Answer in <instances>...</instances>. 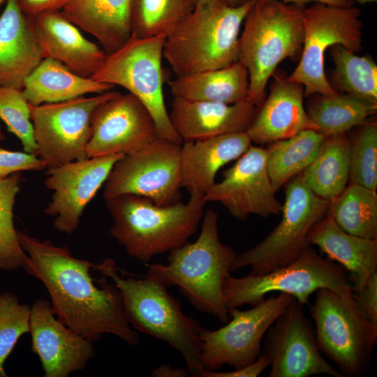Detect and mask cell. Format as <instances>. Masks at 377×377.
Here are the masks:
<instances>
[{
    "label": "cell",
    "instance_id": "47",
    "mask_svg": "<svg viewBox=\"0 0 377 377\" xmlns=\"http://www.w3.org/2000/svg\"><path fill=\"white\" fill-rule=\"evenodd\" d=\"M4 139H5V135L3 133V131L1 130V126H0V141L3 140Z\"/></svg>",
    "mask_w": 377,
    "mask_h": 377
},
{
    "label": "cell",
    "instance_id": "43",
    "mask_svg": "<svg viewBox=\"0 0 377 377\" xmlns=\"http://www.w3.org/2000/svg\"><path fill=\"white\" fill-rule=\"evenodd\" d=\"M151 375L153 377H188L191 374L187 369L175 368L168 364H163L154 369Z\"/></svg>",
    "mask_w": 377,
    "mask_h": 377
},
{
    "label": "cell",
    "instance_id": "32",
    "mask_svg": "<svg viewBox=\"0 0 377 377\" xmlns=\"http://www.w3.org/2000/svg\"><path fill=\"white\" fill-rule=\"evenodd\" d=\"M307 114L319 132L328 136L344 133L363 124L377 112L374 104L344 93L319 95L311 102Z\"/></svg>",
    "mask_w": 377,
    "mask_h": 377
},
{
    "label": "cell",
    "instance_id": "20",
    "mask_svg": "<svg viewBox=\"0 0 377 377\" xmlns=\"http://www.w3.org/2000/svg\"><path fill=\"white\" fill-rule=\"evenodd\" d=\"M31 20L43 59H53L87 77H91L105 61L104 50L84 37L61 10L45 12Z\"/></svg>",
    "mask_w": 377,
    "mask_h": 377
},
{
    "label": "cell",
    "instance_id": "21",
    "mask_svg": "<svg viewBox=\"0 0 377 377\" xmlns=\"http://www.w3.org/2000/svg\"><path fill=\"white\" fill-rule=\"evenodd\" d=\"M274 75L269 96L246 131L251 142L270 144L304 130L318 131L304 107L303 86L284 74Z\"/></svg>",
    "mask_w": 377,
    "mask_h": 377
},
{
    "label": "cell",
    "instance_id": "19",
    "mask_svg": "<svg viewBox=\"0 0 377 377\" xmlns=\"http://www.w3.org/2000/svg\"><path fill=\"white\" fill-rule=\"evenodd\" d=\"M29 333L45 377H67L84 369L95 355L93 342L61 322L46 300L38 299L31 306Z\"/></svg>",
    "mask_w": 377,
    "mask_h": 377
},
{
    "label": "cell",
    "instance_id": "25",
    "mask_svg": "<svg viewBox=\"0 0 377 377\" xmlns=\"http://www.w3.org/2000/svg\"><path fill=\"white\" fill-rule=\"evenodd\" d=\"M308 242L350 273L353 292L362 289L377 272V239L349 234L327 214L313 226Z\"/></svg>",
    "mask_w": 377,
    "mask_h": 377
},
{
    "label": "cell",
    "instance_id": "6",
    "mask_svg": "<svg viewBox=\"0 0 377 377\" xmlns=\"http://www.w3.org/2000/svg\"><path fill=\"white\" fill-rule=\"evenodd\" d=\"M305 6L280 0H253L239 37V61L249 74V98L259 107L278 65L300 59Z\"/></svg>",
    "mask_w": 377,
    "mask_h": 377
},
{
    "label": "cell",
    "instance_id": "30",
    "mask_svg": "<svg viewBox=\"0 0 377 377\" xmlns=\"http://www.w3.org/2000/svg\"><path fill=\"white\" fill-rule=\"evenodd\" d=\"M320 132L308 129L270 143L267 169L276 191L302 173L314 160L325 139Z\"/></svg>",
    "mask_w": 377,
    "mask_h": 377
},
{
    "label": "cell",
    "instance_id": "33",
    "mask_svg": "<svg viewBox=\"0 0 377 377\" xmlns=\"http://www.w3.org/2000/svg\"><path fill=\"white\" fill-rule=\"evenodd\" d=\"M334 64L332 87L377 104V65L369 56H358L340 45L331 47Z\"/></svg>",
    "mask_w": 377,
    "mask_h": 377
},
{
    "label": "cell",
    "instance_id": "2",
    "mask_svg": "<svg viewBox=\"0 0 377 377\" xmlns=\"http://www.w3.org/2000/svg\"><path fill=\"white\" fill-rule=\"evenodd\" d=\"M94 269L110 278L119 290L125 316L133 329L167 343L181 354L191 376L202 377L199 336L203 327L184 313L165 283L149 272L141 279L124 277L112 258L94 264Z\"/></svg>",
    "mask_w": 377,
    "mask_h": 377
},
{
    "label": "cell",
    "instance_id": "48",
    "mask_svg": "<svg viewBox=\"0 0 377 377\" xmlns=\"http://www.w3.org/2000/svg\"><path fill=\"white\" fill-rule=\"evenodd\" d=\"M7 0H0V6L5 2H6Z\"/></svg>",
    "mask_w": 377,
    "mask_h": 377
},
{
    "label": "cell",
    "instance_id": "10",
    "mask_svg": "<svg viewBox=\"0 0 377 377\" xmlns=\"http://www.w3.org/2000/svg\"><path fill=\"white\" fill-rule=\"evenodd\" d=\"M286 184L281 221L260 243L237 256L231 271L250 267V274H265L290 263L310 245L309 233L327 214L330 200L315 194L301 174Z\"/></svg>",
    "mask_w": 377,
    "mask_h": 377
},
{
    "label": "cell",
    "instance_id": "36",
    "mask_svg": "<svg viewBox=\"0 0 377 377\" xmlns=\"http://www.w3.org/2000/svg\"><path fill=\"white\" fill-rule=\"evenodd\" d=\"M349 179L367 188H377V124L365 121L350 138Z\"/></svg>",
    "mask_w": 377,
    "mask_h": 377
},
{
    "label": "cell",
    "instance_id": "22",
    "mask_svg": "<svg viewBox=\"0 0 377 377\" xmlns=\"http://www.w3.org/2000/svg\"><path fill=\"white\" fill-rule=\"evenodd\" d=\"M256 111L249 98L226 104L173 97L168 112L175 131L187 142L246 132Z\"/></svg>",
    "mask_w": 377,
    "mask_h": 377
},
{
    "label": "cell",
    "instance_id": "35",
    "mask_svg": "<svg viewBox=\"0 0 377 377\" xmlns=\"http://www.w3.org/2000/svg\"><path fill=\"white\" fill-rule=\"evenodd\" d=\"M22 173L0 179V269L22 268L26 253L20 245L13 221L15 198L20 190Z\"/></svg>",
    "mask_w": 377,
    "mask_h": 377
},
{
    "label": "cell",
    "instance_id": "41",
    "mask_svg": "<svg viewBox=\"0 0 377 377\" xmlns=\"http://www.w3.org/2000/svg\"><path fill=\"white\" fill-rule=\"evenodd\" d=\"M269 367L268 357L262 352L252 363L230 371L204 369L202 377H257Z\"/></svg>",
    "mask_w": 377,
    "mask_h": 377
},
{
    "label": "cell",
    "instance_id": "17",
    "mask_svg": "<svg viewBox=\"0 0 377 377\" xmlns=\"http://www.w3.org/2000/svg\"><path fill=\"white\" fill-rule=\"evenodd\" d=\"M223 177L204 195L206 202L221 203L238 220L251 214L267 217L281 213L283 205L267 169L266 149L251 145Z\"/></svg>",
    "mask_w": 377,
    "mask_h": 377
},
{
    "label": "cell",
    "instance_id": "16",
    "mask_svg": "<svg viewBox=\"0 0 377 377\" xmlns=\"http://www.w3.org/2000/svg\"><path fill=\"white\" fill-rule=\"evenodd\" d=\"M123 156L88 157L46 169L44 184L53 195L44 211L54 217L55 230L71 235L77 229L85 207Z\"/></svg>",
    "mask_w": 377,
    "mask_h": 377
},
{
    "label": "cell",
    "instance_id": "3",
    "mask_svg": "<svg viewBox=\"0 0 377 377\" xmlns=\"http://www.w3.org/2000/svg\"><path fill=\"white\" fill-rule=\"evenodd\" d=\"M204 196L190 195L187 202L161 206L133 194L105 200L112 224L111 236L131 258L145 264L169 252L194 235L206 204Z\"/></svg>",
    "mask_w": 377,
    "mask_h": 377
},
{
    "label": "cell",
    "instance_id": "42",
    "mask_svg": "<svg viewBox=\"0 0 377 377\" xmlns=\"http://www.w3.org/2000/svg\"><path fill=\"white\" fill-rule=\"evenodd\" d=\"M69 0H18L24 13L30 17L38 14L61 10Z\"/></svg>",
    "mask_w": 377,
    "mask_h": 377
},
{
    "label": "cell",
    "instance_id": "15",
    "mask_svg": "<svg viewBox=\"0 0 377 377\" xmlns=\"http://www.w3.org/2000/svg\"><path fill=\"white\" fill-rule=\"evenodd\" d=\"M265 334L262 352L269 360V377H343L322 354L304 305L295 298Z\"/></svg>",
    "mask_w": 377,
    "mask_h": 377
},
{
    "label": "cell",
    "instance_id": "45",
    "mask_svg": "<svg viewBox=\"0 0 377 377\" xmlns=\"http://www.w3.org/2000/svg\"><path fill=\"white\" fill-rule=\"evenodd\" d=\"M229 4L233 6H237L242 5L247 2L249 0H226Z\"/></svg>",
    "mask_w": 377,
    "mask_h": 377
},
{
    "label": "cell",
    "instance_id": "11",
    "mask_svg": "<svg viewBox=\"0 0 377 377\" xmlns=\"http://www.w3.org/2000/svg\"><path fill=\"white\" fill-rule=\"evenodd\" d=\"M361 11L356 7L314 3L304 8L303 45L298 64L288 76L304 87V96H330L338 92L325 72V54L330 47L340 45L356 53L362 50Z\"/></svg>",
    "mask_w": 377,
    "mask_h": 377
},
{
    "label": "cell",
    "instance_id": "12",
    "mask_svg": "<svg viewBox=\"0 0 377 377\" xmlns=\"http://www.w3.org/2000/svg\"><path fill=\"white\" fill-rule=\"evenodd\" d=\"M118 92L113 89L89 97L29 105L36 155L47 169L88 158L93 114L100 105Z\"/></svg>",
    "mask_w": 377,
    "mask_h": 377
},
{
    "label": "cell",
    "instance_id": "18",
    "mask_svg": "<svg viewBox=\"0 0 377 377\" xmlns=\"http://www.w3.org/2000/svg\"><path fill=\"white\" fill-rule=\"evenodd\" d=\"M160 138L145 106L130 93L119 91L95 110L88 157L133 153Z\"/></svg>",
    "mask_w": 377,
    "mask_h": 377
},
{
    "label": "cell",
    "instance_id": "24",
    "mask_svg": "<svg viewBox=\"0 0 377 377\" xmlns=\"http://www.w3.org/2000/svg\"><path fill=\"white\" fill-rule=\"evenodd\" d=\"M42 59L31 17L24 13L18 0H7L0 15V87L22 89Z\"/></svg>",
    "mask_w": 377,
    "mask_h": 377
},
{
    "label": "cell",
    "instance_id": "9",
    "mask_svg": "<svg viewBox=\"0 0 377 377\" xmlns=\"http://www.w3.org/2000/svg\"><path fill=\"white\" fill-rule=\"evenodd\" d=\"M165 36H131L120 47L107 54L105 61L91 78L119 86L136 97L151 114L159 137L182 145L163 96L162 67Z\"/></svg>",
    "mask_w": 377,
    "mask_h": 377
},
{
    "label": "cell",
    "instance_id": "40",
    "mask_svg": "<svg viewBox=\"0 0 377 377\" xmlns=\"http://www.w3.org/2000/svg\"><path fill=\"white\" fill-rule=\"evenodd\" d=\"M355 300L371 327L377 330V272L360 290L353 292Z\"/></svg>",
    "mask_w": 377,
    "mask_h": 377
},
{
    "label": "cell",
    "instance_id": "28",
    "mask_svg": "<svg viewBox=\"0 0 377 377\" xmlns=\"http://www.w3.org/2000/svg\"><path fill=\"white\" fill-rule=\"evenodd\" d=\"M173 97L233 104L249 98L246 67L239 60L223 68L177 77L169 82Z\"/></svg>",
    "mask_w": 377,
    "mask_h": 377
},
{
    "label": "cell",
    "instance_id": "31",
    "mask_svg": "<svg viewBox=\"0 0 377 377\" xmlns=\"http://www.w3.org/2000/svg\"><path fill=\"white\" fill-rule=\"evenodd\" d=\"M327 215L346 232L377 239V193L357 184L330 200Z\"/></svg>",
    "mask_w": 377,
    "mask_h": 377
},
{
    "label": "cell",
    "instance_id": "1",
    "mask_svg": "<svg viewBox=\"0 0 377 377\" xmlns=\"http://www.w3.org/2000/svg\"><path fill=\"white\" fill-rule=\"evenodd\" d=\"M17 237L26 253L22 268L43 283L61 322L93 343L110 334L130 345L139 344L140 337L125 316L119 290L105 276L93 278V263L48 239L19 230Z\"/></svg>",
    "mask_w": 377,
    "mask_h": 377
},
{
    "label": "cell",
    "instance_id": "7",
    "mask_svg": "<svg viewBox=\"0 0 377 377\" xmlns=\"http://www.w3.org/2000/svg\"><path fill=\"white\" fill-rule=\"evenodd\" d=\"M320 288L353 293L347 271L309 245L290 263L265 274L249 273L237 278L230 275L224 283L223 300L228 310L245 304L253 306L269 293L279 292L290 295L304 306Z\"/></svg>",
    "mask_w": 377,
    "mask_h": 377
},
{
    "label": "cell",
    "instance_id": "34",
    "mask_svg": "<svg viewBox=\"0 0 377 377\" xmlns=\"http://www.w3.org/2000/svg\"><path fill=\"white\" fill-rule=\"evenodd\" d=\"M197 0H131L132 35L170 34L192 12Z\"/></svg>",
    "mask_w": 377,
    "mask_h": 377
},
{
    "label": "cell",
    "instance_id": "27",
    "mask_svg": "<svg viewBox=\"0 0 377 377\" xmlns=\"http://www.w3.org/2000/svg\"><path fill=\"white\" fill-rule=\"evenodd\" d=\"M114 86L83 77L61 63L44 58L24 81L22 91L29 105L57 103L89 94L113 90Z\"/></svg>",
    "mask_w": 377,
    "mask_h": 377
},
{
    "label": "cell",
    "instance_id": "26",
    "mask_svg": "<svg viewBox=\"0 0 377 377\" xmlns=\"http://www.w3.org/2000/svg\"><path fill=\"white\" fill-rule=\"evenodd\" d=\"M131 0H69L61 10L110 54L131 36Z\"/></svg>",
    "mask_w": 377,
    "mask_h": 377
},
{
    "label": "cell",
    "instance_id": "23",
    "mask_svg": "<svg viewBox=\"0 0 377 377\" xmlns=\"http://www.w3.org/2000/svg\"><path fill=\"white\" fill-rule=\"evenodd\" d=\"M251 145L246 132L183 142L180 148L182 187L190 195L204 196L216 183L218 171L239 158Z\"/></svg>",
    "mask_w": 377,
    "mask_h": 377
},
{
    "label": "cell",
    "instance_id": "39",
    "mask_svg": "<svg viewBox=\"0 0 377 377\" xmlns=\"http://www.w3.org/2000/svg\"><path fill=\"white\" fill-rule=\"evenodd\" d=\"M45 163L34 154L0 149V179L22 171H43Z\"/></svg>",
    "mask_w": 377,
    "mask_h": 377
},
{
    "label": "cell",
    "instance_id": "4",
    "mask_svg": "<svg viewBox=\"0 0 377 377\" xmlns=\"http://www.w3.org/2000/svg\"><path fill=\"white\" fill-rule=\"evenodd\" d=\"M218 219L216 211L207 209L200 235L194 242H187L170 251L166 265H145L147 272L167 286H177L197 310L226 324L230 316L224 303L223 286L237 255L220 241Z\"/></svg>",
    "mask_w": 377,
    "mask_h": 377
},
{
    "label": "cell",
    "instance_id": "46",
    "mask_svg": "<svg viewBox=\"0 0 377 377\" xmlns=\"http://www.w3.org/2000/svg\"><path fill=\"white\" fill-rule=\"evenodd\" d=\"M356 1L361 4H364L367 3L374 2V1H376L377 0H356Z\"/></svg>",
    "mask_w": 377,
    "mask_h": 377
},
{
    "label": "cell",
    "instance_id": "14",
    "mask_svg": "<svg viewBox=\"0 0 377 377\" xmlns=\"http://www.w3.org/2000/svg\"><path fill=\"white\" fill-rule=\"evenodd\" d=\"M293 297L279 293L246 311L228 309L232 319L217 330H201L200 361L204 369L224 365L238 369L253 362L262 353L263 339L289 305Z\"/></svg>",
    "mask_w": 377,
    "mask_h": 377
},
{
    "label": "cell",
    "instance_id": "5",
    "mask_svg": "<svg viewBox=\"0 0 377 377\" xmlns=\"http://www.w3.org/2000/svg\"><path fill=\"white\" fill-rule=\"evenodd\" d=\"M253 0H197L192 12L167 37L163 57L177 77L218 69L239 59L242 25Z\"/></svg>",
    "mask_w": 377,
    "mask_h": 377
},
{
    "label": "cell",
    "instance_id": "38",
    "mask_svg": "<svg viewBox=\"0 0 377 377\" xmlns=\"http://www.w3.org/2000/svg\"><path fill=\"white\" fill-rule=\"evenodd\" d=\"M0 119L6 125L8 131L19 139L25 152L36 154L29 104L22 89L0 87Z\"/></svg>",
    "mask_w": 377,
    "mask_h": 377
},
{
    "label": "cell",
    "instance_id": "13",
    "mask_svg": "<svg viewBox=\"0 0 377 377\" xmlns=\"http://www.w3.org/2000/svg\"><path fill=\"white\" fill-rule=\"evenodd\" d=\"M181 145L158 138L144 147L124 155L104 183L105 200L125 194L147 198L166 206L181 195Z\"/></svg>",
    "mask_w": 377,
    "mask_h": 377
},
{
    "label": "cell",
    "instance_id": "44",
    "mask_svg": "<svg viewBox=\"0 0 377 377\" xmlns=\"http://www.w3.org/2000/svg\"><path fill=\"white\" fill-rule=\"evenodd\" d=\"M286 3L304 5L310 2L324 3L336 6H351L353 0H281Z\"/></svg>",
    "mask_w": 377,
    "mask_h": 377
},
{
    "label": "cell",
    "instance_id": "8",
    "mask_svg": "<svg viewBox=\"0 0 377 377\" xmlns=\"http://www.w3.org/2000/svg\"><path fill=\"white\" fill-rule=\"evenodd\" d=\"M309 313L324 357L337 366L342 376L363 375L377 341V330L363 314L353 292L343 294L320 288Z\"/></svg>",
    "mask_w": 377,
    "mask_h": 377
},
{
    "label": "cell",
    "instance_id": "37",
    "mask_svg": "<svg viewBox=\"0 0 377 377\" xmlns=\"http://www.w3.org/2000/svg\"><path fill=\"white\" fill-rule=\"evenodd\" d=\"M31 307L10 292L0 294V377H6L4 363L20 338L29 332Z\"/></svg>",
    "mask_w": 377,
    "mask_h": 377
},
{
    "label": "cell",
    "instance_id": "29",
    "mask_svg": "<svg viewBox=\"0 0 377 377\" xmlns=\"http://www.w3.org/2000/svg\"><path fill=\"white\" fill-rule=\"evenodd\" d=\"M350 138L346 133L325 136L312 163L302 172L306 184L318 196L330 200L347 186Z\"/></svg>",
    "mask_w": 377,
    "mask_h": 377
}]
</instances>
